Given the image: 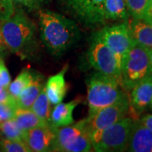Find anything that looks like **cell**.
Instances as JSON below:
<instances>
[{"label": "cell", "instance_id": "obj_1", "mask_svg": "<svg viewBox=\"0 0 152 152\" xmlns=\"http://www.w3.org/2000/svg\"><path fill=\"white\" fill-rule=\"evenodd\" d=\"M38 21L42 43L53 56L63 55L80 38V31L75 22L54 11L41 9Z\"/></svg>", "mask_w": 152, "mask_h": 152}, {"label": "cell", "instance_id": "obj_2", "mask_svg": "<svg viewBox=\"0 0 152 152\" xmlns=\"http://www.w3.org/2000/svg\"><path fill=\"white\" fill-rule=\"evenodd\" d=\"M36 26L22 10L0 24L1 38L11 52L24 54L30 52L36 41Z\"/></svg>", "mask_w": 152, "mask_h": 152}, {"label": "cell", "instance_id": "obj_3", "mask_svg": "<svg viewBox=\"0 0 152 152\" xmlns=\"http://www.w3.org/2000/svg\"><path fill=\"white\" fill-rule=\"evenodd\" d=\"M118 80L96 72L87 80V103L89 115L115 103L124 96Z\"/></svg>", "mask_w": 152, "mask_h": 152}, {"label": "cell", "instance_id": "obj_4", "mask_svg": "<svg viewBox=\"0 0 152 152\" xmlns=\"http://www.w3.org/2000/svg\"><path fill=\"white\" fill-rule=\"evenodd\" d=\"M91 151V135L86 118L74 124L55 128V139L52 151L88 152Z\"/></svg>", "mask_w": 152, "mask_h": 152}, {"label": "cell", "instance_id": "obj_5", "mask_svg": "<svg viewBox=\"0 0 152 152\" xmlns=\"http://www.w3.org/2000/svg\"><path fill=\"white\" fill-rule=\"evenodd\" d=\"M133 124V118L124 117L103 130L92 134V149L98 152L126 151Z\"/></svg>", "mask_w": 152, "mask_h": 152}, {"label": "cell", "instance_id": "obj_6", "mask_svg": "<svg viewBox=\"0 0 152 152\" xmlns=\"http://www.w3.org/2000/svg\"><path fill=\"white\" fill-rule=\"evenodd\" d=\"M152 75V65L148 48L135 44L125 57L120 77L124 89L131 90L139 82Z\"/></svg>", "mask_w": 152, "mask_h": 152}, {"label": "cell", "instance_id": "obj_7", "mask_svg": "<svg viewBox=\"0 0 152 152\" xmlns=\"http://www.w3.org/2000/svg\"><path fill=\"white\" fill-rule=\"evenodd\" d=\"M87 58L90 64L97 72L113 78L120 83L121 65L116 55L99 37L97 33H94L87 51Z\"/></svg>", "mask_w": 152, "mask_h": 152}, {"label": "cell", "instance_id": "obj_8", "mask_svg": "<svg viewBox=\"0 0 152 152\" xmlns=\"http://www.w3.org/2000/svg\"><path fill=\"white\" fill-rule=\"evenodd\" d=\"M96 33L101 40L116 55L119 61L122 70V66L126 55L136 44L131 35L128 24L121 23L107 26Z\"/></svg>", "mask_w": 152, "mask_h": 152}, {"label": "cell", "instance_id": "obj_9", "mask_svg": "<svg viewBox=\"0 0 152 152\" xmlns=\"http://www.w3.org/2000/svg\"><path fill=\"white\" fill-rule=\"evenodd\" d=\"M71 15L87 26H94L105 22V0H60Z\"/></svg>", "mask_w": 152, "mask_h": 152}, {"label": "cell", "instance_id": "obj_10", "mask_svg": "<svg viewBox=\"0 0 152 152\" xmlns=\"http://www.w3.org/2000/svg\"><path fill=\"white\" fill-rule=\"evenodd\" d=\"M129 110V101L126 96H124L115 103L98 110L92 115H89L86 118V122L91 135L103 130L124 118Z\"/></svg>", "mask_w": 152, "mask_h": 152}, {"label": "cell", "instance_id": "obj_11", "mask_svg": "<svg viewBox=\"0 0 152 152\" xmlns=\"http://www.w3.org/2000/svg\"><path fill=\"white\" fill-rule=\"evenodd\" d=\"M54 139L55 128L48 124L26 131L24 141L31 151H52Z\"/></svg>", "mask_w": 152, "mask_h": 152}, {"label": "cell", "instance_id": "obj_12", "mask_svg": "<svg viewBox=\"0 0 152 152\" xmlns=\"http://www.w3.org/2000/svg\"><path fill=\"white\" fill-rule=\"evenodd\" d=\"M152 101V75L131 89L129 107L135 115L142 113Z\"/></svg>", "mask_w": 152, "mask_h": 152}, {"label": "cell", "instance_id": "obj_13", "mask_svg": "<svg viewBox=\"0 0 152 152\" xmlns=\"http://www.w3.org/2000/svg\"><path fill=\"white\" fill-rule=\"evenodd\" d=\"M131 152H152V131L134 120L127 150Z\"/></svg>", "mask_w": 152, "mask_h": 152}, {"label": "cell", "instance_id": "obj_14", "mask_svg": "<svg viewBox=\"0 0 152 152\" xmlns=\"http://www.w3.org/2000/svg\"><path fill=\"white\" fill-rule=\"evenodd\" d=\"M68 69V65L55 75L51 76L48 80L45 91L49 102L53 105L60 103L65 97L67 93V85L65 82V74Z\"/></svg>", "mask_w": 152, "mask_h": 152}, {"label": "cell", "instance_id": "obj_15", "mask_svg": "<svg viewBox=\"0 0 152 152\" xmlns=\"http://www.w3.org/2000/svg\"><path fill=\"white\" fill-rule=\"evenodd\" d=\"M80 102L81 99L76 98L67 103L57 104L50 115V125L53 128H61L74 124L73 112Z\"/></svg>", "mask_w": 152, "mask_h": 152}, {"label": "cell", "instance_id": "obj_16", "mask_svg": "<svg viewBox=\"0 0 152 152\" xmlns=\"http://www.w3.org/2000/svg\"><path fill=\"white\" fill-rule=\"evenodd\" d=\"M134 42L145 48H152V25L143 20L127 22Z\"/></svg>", "mask_w": 152, "mask_h": 152}, {"label": "cell", "instance_id": "obj_17", "mask_svg": "<svg viewBox=\"0 0 152 152\" xmlns=\"http://www.w3.org/2000/svg\"><path fill=\"white\" fill-rule=\"evenodd\" d=\"M42 90L43 81L42 76L35 75L32 82L22 91V92L15 100L18 107L25 109L31 108L33 102L36 101V99Z\"/></svg>", "mask_w": 152, "mask_h": 152}, {"label": "cell", "instance_id": "obj_18", "mask_svg": "<svg viewBox=\"0 0 152 152\" xmlns=\"http://www.w3.org/2000/svg\"><path fill=\"white\" fill-rule=\"evenodd\" d=\"M14 119L16 122L18 126L24 131H27L40 126L50 124L41 119L31 109L18 107L15 114Z\"/></svg>", "mask_w": 152, "mask_h": 152}, {"label": "cell", "instance_id": "obj_19", "mask_svg": "<svg viewBox=\"0 0 152 152\" xmlns=\"http://www.w3.org/2000/svg\"><path fill=\"white\" fill-rule=\"evenodd\" d=\"M104 15L106 20H128L129 15L124 0H105Z\"/></svg>", "mask_w": 152, "mask_h": 152}, {"label": "cell", "instance_id": "obj_20", "mask_svg": "<svg viewBox=\"0 0 152 152\" xmlns=\"http://www.w3.org/2000/svg\"><path fill=\"white\" fill-rule=\"evenodd\" d=\"M34 77L35 75L31 74L27 69L22 70L20 73V75L15 78V80L7 87V90L10 95L16 100L17 97L20 96V94L22 92V91L32 82Z\"/></svg>", "mask_w": 152, "mask_h": 152}, {"label": "cell", "instance_id": "obj_21", "mask_svg": "<svg viewBox=\"0 0 152 152\" xmlns=\"http://www.w3.org/2000/svg\"><path fill=\"white\" fill-rule=\"evenodd\" d=\"M31 109L44 122L49 124L50 121V102H49L47 93L45 91V88L42 91V92L39 94L36 101L33 102Z\"/></svg>", "mask_w": 152, "mask_h": 152}, {"label": "cell", "instance_id": "obj_22", "mask_svg": "<svg viewBox=\"0 0 152 152\" xmlns=\"http://www.w3.org/2000/svg\"><path fill=\"white\" fill-rule=\"evenodd\" d=\"M0 133L5 139L24 140L26 131L21 129L14 118L0 123Z\"/></svg>", "mask_w": 152, "mask_h": 152}, {"label": "cell", "instance_id": "obj_23", "mask_svg": "<svg viewBox=\"0 0 152 152\" xmlns=\"http://www.w3.org/2000/svg\"><path fill=\"white\" fill-rule=\"evenodd\" d=\"M129 15L134 20H144L151 0H124Z\"/></svg>", "mask_w": 152, "mask_h": 152}, {"label": "cell", "instance_id": "obj_24", "mask_svg": "<svg viewBox=\"0 0 152 152\" xmlns=\"http://www.w3.org/2000/svg\"><path fill=\"white\" fill-rule=\"evenodd\" d=\"M1 151L5 152H31L24 140L3 139L0 140Z\"/></svg>", "mask_w": 152, "mask_h": 152}, {"label": "cell", "instance_id": "obj_25", "mask_svg": "<svg viewBox=\"0 0 152 152\" xmlns=\"http://www.w3.org/2000/svg\"><path fill=\"white\" fill-rule=\"evenodd\" d=\"M17 108L18 106L15 98L10 97L7 101L0 102V123L14 118Z\"/></svg>", "mask_w": 152, "mask_h": 152}, {"label": "cell", "instance_id": "obj_26", "mask_svg": "<svg viewBox=\"0 0 152 152\" xmlns=\"http://www.w3.org/2000/svg\"><path fill=\"white\" fill-rule=\"evenodd\" d=\"M51 0H13L14 4L26 9L27 11L40 10Z\"/></svg>", "mask_w": 152, "mask_h": 152}, {"label": "cell", "instance_id": "obj_27", "mask_svg": "<svg viewBox=\"0 0 152 152\" xmlns=\"http://www.w3.org/2000/svg\"><path fill=\"white\" fill-rule=\"evenodd\" d=\"M15 10L13 0H0V24L10 18Z\"/></svg>", "mask_w": 152, "mask_h": 152}, {"label": "cell", "instance_id": "obj_28", "mask_svg": "<svg viewBox=\"0 0 152 152\" xmlns=\"http://www.w3.org/2000/svg\"><path fill=\"white\" fill-rule=\"evenodd\" d=\"M11 79L10 73L6 68L4 62L0 58V86L4 88H7L10 84Z\"/></svg>", "mask_w": 152, "mask_h": 152}, {"label": "cell", "instance_id": "obj_29", "mask_svg": "<svg viewBox=\"0 0 152 152\" xmlns=\"http://www.w3.org/2000/svg\"><path fill=\"white\" fill-rule=\"evenodd\" d=\"M140 122L144 126H145L147 129L152 131V114H146L144 117H142Z\"/></svg>", "mask_w": 152, "mask_h": 152}, {"label": "cell", "instance_id": "obj_30", "mask_svg": "<svg viewBox=\"0 0 152 152\" xmlns=\"http://www.w3.org/2000/svg\"><path fill=\"white\" fill-rule=\"evenodd\" d=\"M145 21H146L147 23H150L152 25V0L151 1V4L149 6V9L146 13V15L145 17V19L143 20Z\"/></svg>", "mask_w": 152, "mask_h": 152}, {"label": "cell", "instance_id": "obj_31", "mask_svg": "<svg viewBox=\"0 0 152 152\" xmlns=\"http://www.w3.org/2000/svg\"><path fill=\"white\" fill-rule=\"evenodd\" d=\"M10 97H12V96L10 95L7 88H4L2 91H0V102L7 101L8 99H10Z\"/></svg>", "mask_w": 152, "mask_h": 152}, {"label": "cell", "instance_id": "obj_32", "mask_svg": "<svg viewBox=\"0 0 152 152\" xmlns=\"http://www.w3.org/2000/svg\"><path fill=\"white\" fill-rule=\"evenodd\" d=\"M148 53H149V57H150V60H151V64L152 65V48L148 49Z\"/></svg>", "mask_w": 152, "mask_h": 152}, {"label": "cell", "instance_id": "obj_33", "mask_svg": "<svg viewBox=\"0 0 152 152\" xmlns=\"http://www.w3.org/2000/svg\"><path fill=\"white\" fill-rule=\"evenodd\" d=\"M4 89V87H2V86H0V91H3Z\"/></svg>", "mask_w": 152, "mask_h": 152}, {"label": "cell", "instance_id": "obj_34", "mask_svg": "<svg viewBox=\"0 0 152 152\" xmlns=\"http://www.w3.org/2000/svg\"><path fill=\"white\" fill-rule=\"evenodd\" d=\"M2 41V38H1V33H0V42Z\"/></svg>", "mask_w": 152, "mask_h": 152}, {"label": "cell", "instance_id": "obj_35", "mask_svg": "<svg viewBox=\"0 0 152 152\" xmlns=\"http://www.w3.org/2000/svg\"><path fill=\"white\" fill-rule=\"evenodd\" d=\"M0 151H1V149H0Z\"/></svg>", "mask_w": 152, "mask_h": 152}, {"label": "cell", "instance_id": "obj_36", "mask_svg": "<svg viewBox=\"0 0 152 152\" xmlns=\"http://www.w3.org/2000/svg\"><path fill=\"white\" fill-rule=\"evenodd\" d=\"M151 102H152V101H151Z\"/></svg>", "mask_w": 152, "mask_h": 152}]
</instances>
